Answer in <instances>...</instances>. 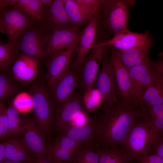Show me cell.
Returning a JSON list of instances; mask_svg holds the SVG:
<instances>
[{
	"label": "cell",
	"mask_w": 163,
	"mask_h": 163,
	"mask_svg": "<svg viewBox=\"0 0 163 163\" xmlns=\"http://www.w3.org/2000/svg\"><path fill=\"white\" fill-rule=\"evenodd\" d=\"M96 116L94 143L99 148L122 147L129 130L141 119L137 107L118 101L110 108Z\"/></svg>",
	"instance_id": "obj_1"
},
{
	"label": "cell",
	"mask_w": 163,
	"mask_h": 163,
	"mask_svg": "<svg viewBox=\"0 0 163 163\" xmlns=\"http://www.w3.org/2000/svg\"><path fill=\"white\" fill-rule=\"evenodd\" d=\"M132 85L133 106H138L144 91L151 85L163 86V62L151 60L127 69Z\"/></svg>",
	"instance_id": "obj_2"
},
{
	"label": "cell",
	"mask_w": 163,
	"mask_h": 163,
	"mask_svg": "<svg viewBox=\"0 0 163 163\" xmlns=\"http://www.w3.org/2000/svg\"><path fill=\"white\" fill-rule=\"evenodd\" d=\"M161 133H158L142 119L131 128L122 147L130 161L146 155Z\"/></svg>",
	"instance_id": "obj_3"
},
{
	"label": "cell",
	"mask_w": 163,
	"mask_h": 163,
	"mask_svg": "<svg viewBox=\"0 0 163 163\" xmlns=\"http://www.w3.org/2000/svg\"><path fill=\"white\" fill-rule=\"evenodd\" d=\"M135 3L132 0H100L99 19L114 34L127 29L129 8Z\"/></svg>",
	"instance_id": "obj_4"
},
{
	"label": "cell",
	"mask_w": 163,
	"mask_h": 163,
	"mask_svg": "<svg viewBox=\"0 0 163 163\" xmlns=\"http://www.w3.org/2000/svg\"><path fill=\"white\" fill-rule=\"evenodd\" d=\"M33 103L34 119L44 134L47 141L51 139L54 106L45 88L38 85L30 92Z\"/></svg>",
	"instance_id": "obj_5"
},
{
	"label": "cell",
	"mask_w": 163,
	"mask_h": 163,
	"mask_svg": "<svg viewBox=\"0 0 163 163\" xmlns=\"http://www.w3.org/2000/svg\"><path fill=\"white\" fill-rule=\"evenodd\" d=\"M109 47H105L101 65L94 83V87L103 97L102 112L111 107L117 101L115 85L110 65Z\"/></svg>",
	"instance_id": "obj_6"
},
{
	"label": "cell",
	"mask_w": 163,
	"mask_h": 163,
	"mask_svg": "<svg viewBox=\"0 0 163 163\" xmlns=\"http://www.w3.org/2000/svg\"><path fill=\"white\" fill-rule=\"evenodd\" d=\"M48 33L40 22H31L17 43L20 52L32 56L39 62L46 56L44 46V37Z\"/></svg>",
	"instance_id": "obj_7"
},
{
	"label": "cell",
	"mask_w": 163,
	"mask_h": 163,
	"mask_svg": "<svg viewBox=\"0 0 163 163\" xmlns=\"http://www.w3.org/2000/svg\"><path fill=\"white\" fill-rule=\"evenodd\" d=\"M78 27L57 29L47 33L44 37L46 56L68 49L78 44L82 34Z\"/></svg>",
	"instance_id": "obj_8"
},
{
	"label": "cell",
	"mask_w": 163,
	"mask_h": 163,
	"mask_svg": "<svg viewBox=\"0 0 163 163\" xmlns=\"http://www.w3.org/2000/svg\"><path fill=\"white\" fill-rule=\"evenodd\" d=\"M80 69L69 68L48 91L56 107L63 104L74 95L75 91L81 78Z\"/></svg>",
	"instance_id": "obj_9"
},
{
	"label": "cell",
	"mask_w": 163,
	"mask_h": 163,
	"mask_svg": "<svg viewBox=\"0 0 163 163\" xmlns=\"http://www.w3.org/2000/svg\"><path fill=\"white\" fill-rule=\"evenodd\" d=\"M2 13L1 32L7 34L8 42H15L25 32L31 22L19 9L13 6Z\"/></svg>",
	"instance_id": "obj_10"
},
{
	"label": "cell",
	"mask_w": 163,
	"mask_h": 163,
	"mask_svg": "<svg viewBox=\"0 0 163 163\" xmlns=\"http://www.w3.org/2000/svg\"><path fill=\"white\" fill-rule=\"evenodd\" d=\"M85 110L82 97L79 95L74 94L68 101L56 107L53 124L56 132L61 134L77 116Z\"/></svg>",
	"instance_id": "obj_11"
},
{
	"label": "cell",
	"mask_w": 163,
	"mask_h": 163,
	"mask_svg": "<svg viewBox=\"0 0 163 163\" xmlns=\"http://www.w3.org/2000/svg\"><path fill=\"white\" fill-rule=\"evenodd\" d=\"M110 65L117 96L120 97L122 102L133 106L132 83L128 70L111 49Z\"/></svg>",
	"instance_id": "obj_12"
},
{
	"label": "cell",
	"mask_w": 163,
	"mask_h": 163,
	"mask_svg": "<svg viewBox=\"0 0 163 163\" xmlns=\"http://www.w3.org/2000/svg\"><path fill=\"white\" fill-rule=\"evenodd\" d=\"M152 42L148 31L141 33L131 32L127 29L115 34L113 37L108 40L94 44L93 48L110 46L123 51Z\"/></svg>",
	"instance_id": "obj_13"
},
{
	"label": "cell",
	"mask_w": 163,
	"mask_h": 163,
	"mask_svg": "<svg viewBox=\"0 0 163 163\" xmlns=\"http://www.w3.org/2000/svg\"><path fill=\"white\" fill-rule=\"evenodd\" d=\"M22 120L24 129L23 139L27 146L36 157L47 155V141L34 118L27 117Z\"/></svg>",
	"instance_id": "obj_14"
},
{
	"label": "cell",
	"mask_w": 163,
	"mask_h": 163,
	"mask_svg": "<svg viewBox=\"0 0 163 163\" xmlns=\"http://www.w3.org/2000/svg\"><path fill=\"white\" fill-rule=\"evenodd\" d=\"M78 45L49 56L46 76L48 91L53 88L66 70L71 56Z\"/></svg>",
	"instance_id": "obj_15"
},
{
	"label": "cell",
	"mask_w": 163,
	"mask_h": 163,
	"mask_svg": "<svg viewBox=\"0 0 163 163\" xmlns=\"http://www.w3.org/2000/svg\"><path fill=\"white\" fill-rule=\"evenodd\" d=\"M39 22L48 33L56 29L73 27L63 0H54L50 6L46 8L43 18Z\"/></svg>",
	"instance_id": "obj_16"
},
{
	"label": "cell",
	"mask_w": 163,
	"mask_h": 163,
	"mask_svg": "<svg viewBox=\"0 0 163 163\" xmlns=\"http://www.w3.org/2000/svg\"><path fill=\"white\" fill-rule=\"evenodd\" d=\"M105 47L94 48L81 68V81L85 91L94 88Z\"/></svg>",
	"instance_id": "obj_17"
},
{
	"label": "cell",
	"mask_w": 163,
	"mask_h": 163,
	"mask_svg": "<svg viewBox=\"0 0 163 163\" xmlns=\"http://www.w3.org/2000/svg\"><path fill=\"white\" fill-rule=\"evenodd\" d=\"M99 21L97 13L83 30L78 43V54L72 66L73 68L81 69L88 52L93 49Z\"/></svg>",
	"instance_id": "obj_18"
},
{
	"label": "cell",
	"mask_w": 163,
	"mask_h": 163,
	"mask_svg": "<svg viewBox=\"0 0 163 163\" xmlns=\"http://www.w3.org/2000/svg\"><path fill=\"white\" fill-rule=\"evenodd\" d=\"M39 62L32 56L21 54L14 62L11 69L14 78L21 82L32 81L38 74Z\"/></svg>",
	"instance_id": "obj_19"
},
{
	"label": "cell",
	"mask_w": 163,
	"mask_h": 163,
	"mask_svg": "<svg viewBox=\"0 0 163 163\" xmlns=\"http://www.w3.org/2000/svg\"><path fill=\"white\" fill-rule=\"evenodd\" d=\"M151 42L126 51H120L112 47L114 54L127 69L146 62L150 60L149 54L152 45Z\"/></svg>",
	"instance_id": "obj_20"
},
{
	"label": "cell",
	"mask_w": 163,
	"mask_h": 163,
	"mask_svg": "<svg viewBox=\"0 0 163 163\" xmlns=\"http://www.w3.org/2000/svg\"><path fill=\"white\" fill-rule=\"evenodd\" d=\"M36 158L26 145L23 138H15L5 142L4 160L33 163Z\"/></svg>",
	"instance_id": "obj_21"
},
{
	"label": "cell",
	"mask_w": 163,
	"mask_h": 163,
	"mask_svg": "<svg viewBox=\"0 0 163 163\" xmlns=\"http://www.w3.org/2000/svg\"><path fill=\"white\" fill-rule=\"evenodd\" d=\"M70 21L73 26L78 27L88 24L97 13L77 2L76 0H63Z\"/></svg>",
	"instance_id": "obj_22"
},
{
	"label": "cell",
	"mask_w": 163,
	"mask_h": 163,
	"mask_svg": "<svg viewBox=\"0 0 163 163\" xmlns=\"http://www.w3.org/2000/svg\"><path fill=\"white\" fill-rule=\"evenodd\" d=\"M96 131V117L92 116L85 124L80 126L70 125L61 134H64L81 143H84L93 142L95 137Z\"/></svg>",
	"instance_id": "obj_23"
},
{
	"label": "cell",
	"mask_w": 163,
	"mask_h": 163,
	"mask_svg": "<svg viewBox=\"0 0 163 163\" xmlns=\"http://www.w3.org/2000/svg\"><path fill=\"white\" fill-rule=\"evenodd\" d=\"M139 106V110L143 121L157 132L163 133V104Z\"/></svg>",
	"instance_id": "obj_24"
},
{
	"label": "cell",
	"mask_w": 163,
	"mask_h": 163,
	"mask_svg": "<svg viewBox=\"0 0 163 163\" xmlns=\"http://www.w3.org/2000/svg\"><path fill=\"white\" fill-rule=\"evenodd\" d=\"M13 6L24 13L31 23L40 22L46 9L40 0H16Z\"/></svg>",
	"instance_id": "obj_25"
},
{
	"label": "cell",
	"mask_w": 163,
	"mask_h": 163,
	"mask_svg": "<svg viewBox=\"0 0 163 163\" xmlns=\"http://www.w3.org/2000/svg\"><path fill=\"white\" fill-rule=\"evenodd\" d=\"M17 41L0 43V72L11 69L14 62L21 55H19L20 52Z\"/></svg>",
	"instance_id": "obj_26"
},
{
	"label": "cell",
	"mask_w": 163,
	"mask_h": 163,
	"mask_svg": "<svg viewBox=\"0 0 163 163\" xmlns=\"http://www.w3.org/2000/svg\"><path fill=\"white\" fill-rule=\"evenodd\" d=\"M100 156L99 163H129L127 154L122 148H99Z\"/></svg>",
	"instance_id": "obj_27"
},
{
	"label": "cell",
	"mask_w": 163,
	"mask_h": 163,
	"mask_svg": "<svg viewBox=\"0 0 163 163\" xmlns=\"http://www.w3.org/2000/svg\"><path fill=\"white\" fill-rule=\"evenodd\" d=\"M6 115L8 122L7 135L10 137H14L23 135L24 129L22 118L19 112L12 105L7 108Z\"/></svg>",
	"instance_id": "obj_28"
},
{
	"label": "cell",
	"mask_w": 163,
	"mask_h": 163,
	"mask_svg": "<svg viewBox=\"0 0 163 163\" xmlns=\"http://www.w3.org/2000/svg\"><path fill=\"white\" fill-rule=\"evenodd\" d=\"M163 104V86L151 85L146 88L141 95L139 105L151 106Z\"/></svg>",
	"instance_id": "obj_29"
},
{
	"label": "cell",
	"mask_w": 163,
	"mask_h": 163,
	"mask_svg": "<svg viewBox=\"0 0 163 163\" xmlns=\"http://www.w3.org/2000/svg\"><path fill=\"white\" fill-rule=\"evenodd\" d=\"M98 149L99 148L92 142L82 143L80 149L71 162L81 161L89 163H99L100 156Z\"/></svg>",
	"instance_id": "obj_30"
},
{
	"label": "cell",
	"mask_w": 163,
	"mask_h": 163,
	"mask_svg": "<svg viewBox=\"0 0 163 163\" xmlns=\"http://www.w3.org/2000/svg\"><path fill=\"white\" fill-rule=\"evenodd\" d=\"M76 154L53 142L48 145L47 155L54 163H70Z\"/></svg>",
	"instance_id": "obj_31"
},
{
	"label": "cell",
	"mask_w": 163,
	"mask_h": 163,
	"mask_svg": "<svg viewBox=\"0 0 163 163\" xmlns=\"http://www.w3.org/2000/svg\"><path fill=\"white\" fill-rule=\"evenodd\" d=\"M82 98L84 107L89 113L96 111L102 104L103 97L101 94L94 88L85 91Z\"/></svg>",
	"instance_id": "obj_32"
},
{
	"label": "cell",
	"mask_w": 163,
	"mask_h": 163,
	"mask_svg": "<svg viewBox=\"0 0 163 163\" xmlns=\"http://www.w3.org/2000/svg\"><path fill=\"white\" fill-rule=\"evenodd\" d=\"M0 73V100L5 99L14 94L17 88L7 76Z\"/></svg>",
	"instance_id": "obj_33"
},
{
	"label": "cell",
	"mask_w": 163,
	"mask_h": 163,
	"mask_svg": "<svg viewBox=\"0 0 163 163\" xmlns=\"http://www.w3.org/2000/svg\"><path fill=\"white\" fill-rule=\"evenodd\" d=\"M53 142L72 151L75 154L82 146L81 142L75 141L63 134L59 135L58 138Z\"/></svg>",
	"instance_id": "obj_34"
},
{
	"label": "cell",
	"mask_w": 163,
	"mask_h": 163,
	"mask_svg": "<svg viewBox=\"0 0 163 163\" xmlns=\"http://www.w3.org/2000/svg\"><path fill=\"white\" fill-rule=\"evenodd\" d=\"M12 105L18 112L27 111L33 108L32 99L30 96H18Z\"/></svg>",
	"instance_id": "obj_35"
},
{
	"label": "cell",
	"mask_w": 163,
	"mask_h": 163,
	"mask_svg": "<svg viewBox=\"0 0 163 163\" xmlns=\"http://www.w3.org/2000/svg\"><path fill=\"white\" fill-rule=\"evenodd\" d=\"M7 107L4 104L0 110V140L7 135L8 122L6 115Z\"/></svg>",
	"instance_id": "obj_36"
},
{
	"label": "cell",
	"mask_w": 163,
	"mask_h": 163,
	"mask_svg": "<svg viewBox=\"0 0 163 163\" xmlns=\"http://www.w3.org/2000/svg\"><path fill=\"white\" fill-rule=\"evenodd\" d=\"M163 133H161L157 140L151 147L149 152L163 158Z\"/></svg>",
	"instance_id": "obj_37"
},
{
	"label": "cell",
	"mask_w": 163,
	"mask_h": 163,
	"mask_svg": "<svg viewBox=\"0 0 163 163\" xmlns=\"http://www.w3.org/2000/svg\"><path fill=\"white\" fill-rule=\"evenodd\" d=\"M136 159L138 163H163V158L153 154L147 155Z\"/></svg>",
	"instance_id": "obj_38"
},
{
	"label": "cell",
	"mask_w": 163,
	"mask_h": 163,
	"mask_svg": "<svg viewBox=\"0 0 163 163\" xmlns=\"http://www.w3.org/2000/svg\"><path fill=\"white\" fill-rule=\"evenodd\" d=\"M76 1L79 4L85 7L93 9L97 12L100 0H76Z\"/></svg>",
	"instance_id": "obj_39"
},
{
	"label": "cell",
	"mask_w": 163,
	"mask_h": 163,
	"mask_svg": "<svg viewBox=\"0 0 163 163\" xmlns=\"http://www.w3.org/2000/svg\"><path fill=\"white\" fill-rule=\"evenodd\" d=\"M33 163H54L47 155H43L36 158Z\"/></svg>",
	"instance_id": "obj_40"
},
{
	"label": "cell",
	"mask_w": 163,
	"mask_h": 163,
	"mask_svg": "<svg viewBox=\"0 0 163 163\" xmlns=\"http://www.w3.org/2000/svg\"><path fill=\"white\" fill-rule=\"evenodd\" d=\"M16 0H0V11H2L8 6H12Z\"/></svg>",
	"instance_id": "obj_41"
},
{
	"label": "cell",
	"mask_w": 163,
	"mask_h": 163,
	"mask_svg": "<svg viewBox=\"0 0 163 163\" xmlns=\"http://www.w3.org/2000/svg\"><path fill=\"white\" fill-rule=\"evenodd\" d=\"M5 142H0V163L4 160L5 153Z\"/></svg>",
	"instance_id": "obj_42"
},
{
	"label": "cell",
	"mask_w": 163,
	"mask_h": 163,
	"mask_svg": "<svg viewBox=\"0 0 163 163\" xmlns=\"http://www.w3.org/2000/svg\"><path fill=\"white\" fill-rule=\"evenodd\" d=\"M54 0H40L42 4L46 8H48L52 4Z\"/></svg>",
	"instance_id": "obj_43"
},
{
	"label": "cell",
	"mask_w": 163,
	"mask_h": 163,
	"mask_svg": "<svg viewBox=\"0 0 163 163\" xmlns=\"http://www.w3.org/2000/svg\"><path fill=\"white\" fill-rule=\"evenodd\" d=\"M24 163L21 162H18L10 160H4L1 163Z\"/></svg>",
	"instance_id": "obj_44"
},
{
	"label": "cell",
	"mask_w": 163,
	"mask_h": 163,
	"mask_svg": "<svg viewBox=\"0 0 163 163\" xmlns=\"http://www.w3.org/2000/svg\"><path fill=\"white\" fill-rule=\"evenodd\" d=\"M2 11H0V32H1V22Z\"/></svg>",
	"instance_id": "obj_45"
},
{
	"label": "cell",
	"mask_w": 163,
	"mask_h": 163,
	"mask_svg": "<svg viewBox=\"0 0 163 163\" xmlns=\"http://www.w3.org/2000/svg\"><path fill=\"white\" fill-rule=\"evenodd\" d=\"M70 163H89L87 162H85L81 161H71Z\"/></svg>",
	"instance_id": "obj_46"
},
{
	"label": "cell",
	"mask_w": 163,
	"mask_h": 163,
	"mask_svg": "<svg viewBox=\"0 0 163 163\" xmlns=\"http://www.w3.org/2000/svg\"><path fill=\"white\" fill-rule=\"evenodd\" d=\"M2 101L0 100V110L3 105V104L2 102Z\"/></svg>",
	"instance_id": "obj_47"
}]
</instances>
